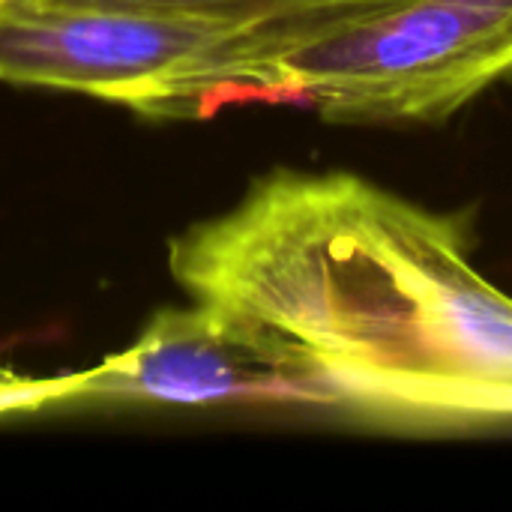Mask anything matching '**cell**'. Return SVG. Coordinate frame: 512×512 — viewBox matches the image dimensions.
<instances>
[{"label":"cell","mask_w":512,"mask_h":512,"mask_svg":"<svg viewBox=\"0 0 512 512\" xmlns=\"http://www.w3.org/2000/svg\"><path fill=\"white\" fill-rule=\"evenodd\" d=\"M261 24L144 6L0 0V81L87 93L144 117L243 105Z\"/></svg>","instance_id":"3"},{"label":"cell","mask_w":512,"mask_h":512,"mask_svg":"<svg viewBox=\"0 0 512 512\" xmlns=\"http://www.w3.org/2000/svg\"><path fill=\"white\" fill-rule=\"evenodd\" d=\"M174 282L291 342L339 405L429 423L512 420V297L468 222L348 171L273 168L168 246Z\"/></svg>","instance_id":"1"},{"label":"cell","mask_w":512,"mask_h":512,"mask_svg":"<svg viewBox=\"0 0 512 512\" xmlns=\"http://www.w3.org/2000/svg\"><path fill=\"white\" fill-rule=\"evenodd\" d=\"M54 3H90V6H144L162 12H183L198 18L234 21V24H276L303 18L312 12L339 9L357 0H54Z\"/></svg>","instance_id":"5"},{"label":"cell","mask_w":512,"mask_h":512,"mask_svg":"<svg viewBox=\"0 0 512 512\" xmlns=\"http://www.w3.org/2000/svg\"><path fill=\"white\" fill-rule=\"evenodd\" d=\"M339 405L336 390L279 333L195 300L159 309L141 336L84 369L72 405Z\"/></svg>","instance_id":"4"},{"label":"cell","mask_w":512,"mask_h":512,"mask_svg":"<svg viewBox=\"0 0 512 512\" xmlns=\"http://www.w3.org/2000/svg\"><path fill=\"white\" fill-rule=\"evenodd\" d=\"M512 75V0H357L261 24L246 102L339 126L441 123Z\"/></svg>","instance_id":"2"},{"label":"cell","mask_w":512,"mask_h":512,"mask_svg":"<svg viewBox=\"0 0 512 512\" xmlns=\"http://www.w3.org/2000/svg\"><path fill=\"white\" fill-rule=\"evenodd\" d=\"M81 384H84V369L63 372L54 378H36L0 360V420L15 417V414H39L48 408L72 405Z\"/></svg>","instance_id":"6"}]
</instances>
